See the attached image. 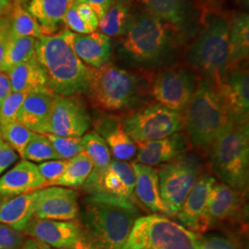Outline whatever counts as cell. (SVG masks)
I'll list each match as a JSON object with an SVG mask.
<instances>
[{"label": "cell", "instance_id": "6da1fadb", "mask_svg": "<svg viewBox=\"0 0 249 249\" xmlns=\"http://www.w3.org/2000/svg\"><path fill=\"white\" fill-rule=\"evenodd\" d=\"M140 217L133 201L105 193H91L84 200L83 229L89 249H122Z\"/></svg>", "mask_w": 249, "mask_h": 249}, {"label": "cell", "instance_id": "7a4b0ae2", "mask_svg": "<svg viewBox=\"0 0 249 249\" xmlns=\"http://www.w3.org/2000/svg\"><path fill=\"white\" fill-rule=\"evenodd\" d=\"M36 58L45 73L47 87L57 95L86 93L93 70L73 50L67 30L36 40Z\"/></svg>", "mask_w": 249, "mask_h": 249}, {"label": "cell", "instance_id": "3957f363", "mask_svg": "<svg viewBox=\"0 0 249 249\" xmlns=\"http://www.w3.org/2000/svg\"><path fill=\"white\" fill-rule=\"evenodd\" d=\"M184 128L193 147L206 150L237 122L213 80L198 79L196 90L183 112Z\"/></svg>", "mask_w": 249, "mask_h": 249}, {"label": "cell", "instance_id": "277c9868", "mask_svg": "<svg viewBox=\"0 0 249 249\" xmlns=\"http://www.w3.org/2000/svg\"><path fill=\"white\" fill-rule=\"evenodd\" d=\"M178 36L177 29L142 9L131 14L122 36L121 50L130 61L151 67L168 56L176 47Z\"/></svg>", "mask_w": 249, "mask_h": 249}, {"label": "cell", "instance_id": "5b68a950", "mask_svg": "<svg viewBox=\"0 0 249 249\" xmlns=\"http://www.w3.org/2000/svg\"><path fill=\"white\" fill-rule=\"evenodd\" d=\"M187 66L202 78L218 81L229 68V19L211 13L186 55Z\"/></svg>", "mask_w": 249, "mask_h": 249}, {"label": "cell", "instance_id": "8992f818", "mask_svg": "<svg viewBox=\"0 0 249 249\" xmlns=\"http://www.w3.org/2000/svg\"><path fill=\"white\" fill-rule=\"evenodd\" d=\"M211 164L223 183L245 194L249 184V121L235 122L211 146Z\"/></svg>", "mask_w": 249, "mask_h": 249}, {"label": "cell", "instance_id": "52a82bcc", "mask_svg": "<svg viewBox=\"0 0 249 249\" xmlns=\"http://www.w3.org/2000/svg\"><path fill=\"white\" fill-rule=\"evenodd\" d=\"M86 94L91 106L99 110H128L142 98V80L133 72L107 63L98 70H93Z\"/></svg>", "mask_w": 249, "mask_h": 249}, {"label": "cell", "instance_id": "ba28073f", "mask_svg": "<svg viewBox=\"0 0 249 249\" xmlns=\"http://www.w3.org/2000/svg\"><path fill=\"white\" fill-rule=\"evenodd\" d=\"M197 236L164 216H140L122 249H198Z\"/></svg>", "mask_w": 249, "mask_h": 249}, {"label": "cell", "instance_id": "9c48e42d", "mask_svg": "<svg viewBox=\"0 0 249 249\" xmlns=\"http://www.w3.org/2000/svg\"><path fill=\"white\" fill-rule=\"evenodd\" d=\"M124 132L136 144L161 140L184 129L183 113L155 103L121 120Z\"/></svg>", "mask_w": 249, "mask_h": 249}, {"label": "cell", "instance_id": "30bf717a", "mask_svg": "<svg viewBox=\"0 0 249 249\" xmlns=\"http://www.w3.org/2000/svg\"><path fill=\"white\" fill-rule=\"evenodd\" d=\"M201 162L193 154H182L157 170L161 200L167 216H175L200 177Z\"/></svg>", "mask_w": 249, "mask_h": 249}, {"label": "cell", "instance_id": "8fae6325", "mask_svg": "<svg viewBox=\"0 0 249 249\" xmlns=\"http://www.w3.org/2000/svg\"><path fill=\"white\" fill-rule=\"evenodd\" d=\"M197 81V74L188 66L175 67L155 76L151 82V95L158 104L183 113L196 90Z\"/></svg>", "mask_w": 249, "mask_h": 249}, {"label": "cell", "instance_id": "7c38bea8", "mask_svg": "<svg viewBox=\"0 0 249 249\" xmlns=\"http://www.w3.org/2000/svg\"><path fill=\"white\" fill-rule=\"evenodd\" d=\"M23 232L53 249H89L83 226L76 221L42 220L33 217Z\"/></svg>", "mask_w": 249, "mask_h": 249}, {"label": "cell", "instance_id": "4fadbf2b", "mask_svg": "<svg viewBox=\"0 0 249 249\" xmlns=\"http://www.w3.org/2000/svg\"><path fill=\"white\" fill-rule=\"evenodd\" d=\"M91 118L88 108L78 95L55 94L48 134L62 137H82L89 131Z\"/></svg>", "mask_w": 249, "mask_h": 249}, {"label": "cell", "instance_id": "5bb4252c", "mask_svg": "<svg viewBox=\"0 0 249 249\" xmlns=\"http://www.w3.org/2000/svg\"><path fill=\"white\" fill-rule=\"evenodd\" d=\"M135 182L132 164L113 159L105 171L91 172L82 187L88 194L105 193L133 201Z\"/></svg>", "mask_w": 249, "mask_h": 249}, {"label": "cell", "instance_id": "9a60e30c", "mask_svg": "<svg viewBox=\"0 0 249 249\" xmlns=\"http://www.w3.org/2000/svg\"><path fill=\"white\" fill-rule=\"evenodd\" d=\"M215 183V178L209 175L198 178L178 213L174 216L180 223L179 224L198 234L210 228L211 223L207 216V207L210 193Z\"/></svg>", "mask_w": 249, "mask_h": 249}, {"label": "cell", "instance_id": "2e32d148", "mask_svg": "<svg viewBox=\"0 0 249 249\" xmlns=\"http://www.w3.org/2000/svg\"><path fill=\"white\" fill-rule=\"evenodd\" d=\"M80 216L78 193L71 188H41L34 217L42 220L75 221Z\"/></svg>", "mask_w": 249, "mask_h": 249}, {"label": "cell", "instance_id": "e0dca14e", "mask_svg": "<svg viewBox=\"0 0 249 249\" xmlns=\"http://www.w3.org/2000/svg\"><path fill=\"white\" fill-rule=\"evenodd\" d=\"M215 84L235 120L249 121V71L237 67L232 68Z\"/></svg>", "mask_w": 249, "mask_h": 249}, {"label": "cell", "instance_id": "ac0fdd59", "mask_svg": "<svg viewBox=\"0 0 249 249\" xmlns=\"http://www.w3.org/2000/svg\"><path fill=\"white\" fill-rule=\"evenodd\" d=\"M55 93L49 88L30 92L18 111L17 121L37 134H48Z\"/></svg>", "mask_w": 249, "mask_h": 249}, {"label": "cell", "instance_id": "d6986e66", "mask_svg": "<svg viewBox=\"0 0 249 249\" xmlns=\"http://www.w3.org/2000/svg\"><path fill=\"white\" fill-rule=\"evenodd\" d=\"M45 186V180L36 163L23 159L0 177V197L10 198L23 195Z\"/></svg>", "mask_w": 249, "mask_h": 249}, {"label": "cell", "instance_id": "ffe728a7", "mask_svg": "<svg viewBox=\"0 0 249 249\" xmlns=\"http://www.w3.org/2000/svg\"><path fill=\"white\" fill-rule=\"evenodd\" d=\"M73 50L82 62L92 70H98L109 63L112 53V42L100 32L87 35L75 34L67 30Z\"/></svg>", "mask_w": 249, "mask_h": 249}, {"label": "cell", "instance_id": "44dd1931", "mask_svg": "<svg viewBox=\"0 0 249 249\" xmlns=\"http://www.w3.org/2000/svg\"><path fill=\"white\" fill-rule=\"evenodd\" d=\"M138 151L134 163L155 166L176 159L186 153L188 140L184 134H173L158 141L137 144Z\"/></svg>", "mask_w": 249, "mask_h": 249}, {"label": "cell", "instance_id": "7402d4cb", "mask_svg": "<svg viewBox=\"0 0 249 249\" xmlns=\"http://www.w3.org/2000/svg\"><path fill=\"white\" fill-rule=\"evenodd\" d=\"M94 131L105 140L114 159L127 161L136 156L137 144L123 129L121 119L115 116H103L94 123Z\"/></svg>", "mask_w": 249, "mask_h": 249}, {"label": "cell", "instance_id": "603a6c76", "mask_svg": "<svg viewBox=\"0 0 249 249\" xmlns=\"http://www.w3.org/2000/svg\"><path fill=\"white\" fill-rule=\"evenodd\" d=\"M135 173V195L144 206L157 215L167 216L161 200L157 170L141 163L132 164Z\"/></svg>", "mask_w": 249, "mask_h": 249}, {"label": "cell", "instance_id": "cb8c5ba5", "mask_svg": "<svg viewBox=\"0 0 249 249\" xmlns=\"http://www.w3.org/2000/svg\"><path fill=\"white\" fill-rule=\"evenodd\" d=\"M243 193L224 183H215L210 193L207 216L211 225L231 219L238 213L243 203Z\"/></svg>", "mask_w": 249, "mask_h": 249}, {"label": "cell", "instance_id": "d4e9b609", "mask_svg": "<svg viewBox=\"0 0 249 249\" xmlns=\"http://www.w3.org/2000/svg\"><path fill=\"white\" fill-rule=\"evenodd\" d=\"M39 190L6 198L0 203V223L23 231L35 215Z\"/></svg>", "mask_w": 249, "mask_h": 249}, {"label": "cell", "instance_id": "484cf974", "mask_svg": "<svg viewBox=\"0 0 249 249\" xmlns=\"http://www.w3.org/2000/svg\"><path fill=\"white\" fill-rule=\"evenodd\" d=\"M76 0H31L27 10L36 18L45 36H53Z\"/></svg>", "mask_w": 249, "mask_h": 249}, {"label": "cell", "instance_id": "4316f807", "mask_svg": "<svg viewBox=\"0 0 249 249\" xmlns=\"http://www.w3.org/2000/svg\"><path fill=\"white\" fill-rule=\"evenodd\" d=\"M143 9L178 32L185 30L191 17L187 0H139Z\"/></svg>", "mask_w": 249, "mask_h": 249}, {"label": "cell", "instance_id": "83f0119b", "mask_svg": "<svg viewBox=\"0 0 249 249\" xmlns=\"http://www.w3.org/2000/svg\"><path fill=\"white\" fill-rule=\"evenodd\" d=\"M249 53V16L239 12L229 19V68L248 60Z\"/></svg>", "mask_w": 249, "mask_h": 249}, {"label": "cell", "instance_id": "f1b7e54d", "mask_svg": "<svg viewBox=\"0 0 249 249\" xmlns=\"http://www.w3.org/2000/svg\"><path fill=\"white\" fill-rule=\"evenodd\" d=\"M8 75L12 91L32 92L48 88L45 73L36 58L16 66Z\"/></svg>", "mask_w": 249, "mask_h": 249}, {"label": "cell", "instance_id": "f546056e", "mask_svg": "<svg viewBox=\"0 0 249 249\" xmlns=\"http://www.w3.org/2000/svg\"><path fill=\"white\" fill-rule=\"evenodd\" d=\"M131 6L132 1L115 0L112 7L99 20L100 33L109 38L124 36L132 14Z\"/></svg>", "mask_w": 249, "mask_h": 249}, {"label": "cell", "instance_id": "4dcf8cb0", "mask_svg": "<svg viewBox=\"0 0 249 249\" xmlns=\"http://www.w3.org/2000/svg\"><path fill=\"white\" fill-rule=\"evenodd\" d=\"M92 169V161L89 159L88 154L85 151H82L77 156L68 160L62 176L49 187L59 186L68 188L82 187L89 178Z\"/></svg>", "mask_w": 249, "mask_h": 249}, {"label": "cell", "instance_id": "1f68e13d", "mask_svg": "<svg viewBox=\"0 0 249 249\" xmlns=\"http://www.w3.org/2000/svg\"><path fill=\"white\" fill-rule=\"evenodd\" d=\"M36 38L9 36L0 72H8L21 63L36 58Z\"/></svg>", "mask_w": 249, "mask_h": 249}, {"label": "cell", "instance_id": "d6a6232c", "mask_svg": "<svg viewBox=\"0 0 249 249\" xmlns=\"http://www.w3.org/2000/svg\"><path fill=\"white\" fill-rule=\"evenodd\" d=\"M9 16L10 34L14 37H33L39 39L45 36L36 18L22 7L19 0L11 4Z\"/></svg>", "mask_w": 249, "mask_h": 249}, {"label": "cell", "instance_id": "836d02e7", "mask_svg": "<svg viewBox=\"0 0 249 249\" xmlns=\"http://www.w3.org/2000/svg\"><path fill=\"white\" fill-rule=\"evenodd\" d=\"M81 139L84 151L88 154L93 164L92 173H100L107 169L112 158L105 140L94 130L84 134Z\"/></svg>", "mask_w": 249, "mask_h": 249}, {"label": "cell", "instance_id": "e575fe53", "mask_svg": "<svg viewBox=\"0 0 249 249\" xmlns=\"http://www.w3.org/2000/svg\"><path fill=\"white\" fill-rule=\"evenodd\" d=\"M22 159L34 163L46 160H60L47 137L43 134L37 133H35L27 144Z\"/></svg>", "mask_w": 249, "mask_h": 249}, {"label": "cell", "instance_id": "d590c367", "mask_svg": "<svg viewBox=\"0 0 249 249\" xmlns=\"http://www.w3.org/2000/svg\"><path fill=\"white\" fill-rule=\"evenodd\" d=\"M0 133L3 141L8 143L20 157L23 155L27 144L35 135V132L18 121L0 126Z\"/></svg>", "mask_w": 249, "mask_h": 249}, {"label": "cell", "instance_id": "8d00e7d4", "mask_svg": "<svg viewBox=\"0 0 249 249\" xmlns=\"http://www.w3.org/2000/svg\"><path fill=\"white\" fill-rule=\"evenodd\" d=\"M60 160H70L84 151L81 137H62L45 134Z\"/></svg>", "mask_w": 249, "mask_h": 249}, {"label": "cell", "instance_id": "74e56055", "mask_svg": "<svg viewBox=\"0 0 249 249\" xmlns=\"http://www.w3.org/2000/svg\"><path fill=\"white\" fill-rule=\"evenodd\" d=\"M26 91H11L0 109V126L17 121V116L27 95Z\"/></svg>", "mask_w": 249, "mask_h": 249}, {"label": "cell", "instance_id": "f35d334b", "mask_svg": "<svg viewBox=\"0 0 249 249\" xmlns=\"http://www.w3.org/2000/svg\"><path fill=\"white\" fill-rule=\"evenodd\" d=\"M24 237L23 231L0 223V249H20L25 242Z\"/></svg>", "mask_w": 249, "mask_h": 249}, {"label": "cell", "instance_id": "ab89813d", "mask_svg": "<svg viewBox=\"0 0 249 249\" xmlns=\"http://www.w3.org/2000/svg\"><path fill=\"white\" fill-rule=\"evenodd\" d=\"M67 163L68 160H51L40 162L37 165L41 176L45 180V186H50L62 176Z\"/></svg>", "mask_w": 249, "mask_h": 249}, {"label": "cell", "instance_id": "60d3db41", "mask_svg": "<svg viewBox=\"0 0 249 249\" xmlns=\"http://www.w3.org/2000/svg\"><path fill=\"white\" fill-rule=\"evenodd\" d=\"M63 23L69 28L70 31H71L75 34L87 35V34H91L93 32H96L89 26V24H87L82 18H80L79 14L77 13V10L74 7V4L66 13L65 17L63 18Z\"/></svg>", "mask_w": 249, "mask_h": 249}, {"label": "cell", "instance_id": "b9f144b4", "mask_svg": "<svg viewBox=\"0 0 249 249\" xmlns=\"http://www.w3.org/2000/svg\"><path fill=\"white\" fill-rule=\"evenodd\" d=\"M198 249H239L231 240L216 234L197 236Z\"/></svg>", "mask_w": 249, "mask_h": 249}, {"label": "cell", "instance_id": "7bdbcfd3", "mask_svg": "<svg viewBox=\"0 0 249 249\" xmlns=\"http://www.w3.org/2000/svg\"><path fill=\"white\" fill-rule=\"evenodd\" d=\"M18 159V154L8 143H0V176L13 165Z\"/></svg>", "mask_w": 249, "mask_h": 249}, {"label": "cell", "instance_id": "ee69618b", "mask_svg": "<svg viewBox=\"0 0 249 249\" xmlns=\"http://www.w3.org/2000/svg\"><path fill=\"white\" fill-rule=\"evenodd\" d=\"M74 7L77 10V13L79 14L80 18H82L87 24H89L94 31L98 29L99 18L94 12V10L89 7V5L79 2L76 0L74 3Z\"/></svg>", "mask_w": 249, "mask_h": 249}, {"label": "cell", "instance_id": "f6af8a7d", "mask_svg": "<svg viewBox=\"0 0 249 249\" xmlns=\"http://www.w3.org/2000/svg\"><path fill=\"white\" fill-rule=\"evenodd\" d=\"M77 1L89 5L98 16L99 20L115 3V0H77Z\"/></svg>", "mask_w": 249, "mask_h": 249}, {"label": "cell", "instance_id": "bcb514c9", "mask_svg": "<svg viewBox=\"0 0 249 249\" xmlns=\"http://www.w3.org/2000/svg\"><path fill=\"white\" fill-rule=\"evenodd\" d=\"M9 36H10V22H9V18L0 30V69L2 66L7 45L9 43Z\"/></svg>", "mask_w": 249, "mask_h": 249}, {"label": "cell", "instance_id": "7dc6e473", "mask_svg": "<svg viewBox=\"0 0 249 249\" xmlns=\"http://www.w3.org/2000/svg\"><path fill=\"white\" fill-rule=\"evenodd\" d=\"M11 91L12 89L8 73L0 72V109Z\"/></svg>", "mask_w": 249, "mask_h": 249}, {"label": "cell", "instance_id": "c3c4849f", "mask_svg": "<svg viewBox=\"0 0 249 249\" xmlns=\"http://www.w3.org/2000/svg\"><path fill=\"white\" fill-rule=\"evenodd\" d=\"M20 249H41V247H40V243L38 241L31 238V239H28L24 242L23 246Z\"/></svg>", "mask_w": 249, "mask_h": 249}, {"label": "cell", "instance_id": "681fc988", "mask_svg": "<svg viewBox=\"0 0 249 249\" xmlns=\"http://www.w3.org/2000/svg\"><path fill=\"white\" fill-rule=\"evenodd\" d=\"M11 7V1L10 0H0V12H5V10L9 9Z\"/></svg>", "mask_w": 249, "mask_h": 249}, {"label": "cell", "instance_id": "f907efd6", "mask_svg": "<svg viewBox=\"0 0 249 249\" xmlns=\"http://www.w3.org/2000/svg\"><path fill=\"white\" fill-rule=\"evenodd\" d=\"M249 0H237L238 4L241 5L243 8H245V9L249 8Z\"/></svg>", "mask_w": 249, "mask_h": 249}, {"label": "cell", "instance_id": "816d5d0a", "mask_svg": "<svg viewBox=\"0 0 249 249\" xmlns=\"http://www.w3.org/2000/svg\"><path fill=\"white\" fill-rule=\"evenodd\" d=\"M8 18L7 17H0V30H1V28L2 26L5 24V22L8 20Z\"/></svg>", "mask_w": 249, "mask_h": 249}, {"label": "cell", "instance_id": "f5cc1de1", "mask_svg": "<svg viewBox=\"0 0 249 249\" xmlns=\"http://www.w3.org/2000/svg\"><path fill=\"white\" fill-rule=\"evenodd\" d=\"M40 243V242H39ZM40 247H41V249H53V248H50V247H48V246H45L44 244H41L40 243Z\"/></svg>", "mask_w": 249, "mask_h": 249}, {"label": "cell", "instance_id": "db71d44e", "mask_svg": "<svg viewBox=\"0 0 249 249\" xmlns=\"http://www.w3.org/2000/svg\"><path fill=\"white\" fill-rule=\"evenodd\" d=\"M4 141H3V139H2V136H1V133H0V143L3 142Z\"/></svg>", "mask_w": 249, "mask_h": 249}, {"label": "cell", "instance_id": "11a10c76", "mask_svg": "<svg viewBox=\"0 0 249 249\" xmlns=\"http://www.w3.org/2000/svg\"><path fill=\"white\" fill-rule=\"evenodd\" d=\"M2 13H3V12H0V16H1V14H2Z\"/></svg>", "mask_w": 249, "mask_h": 249}]
</instances>
